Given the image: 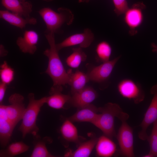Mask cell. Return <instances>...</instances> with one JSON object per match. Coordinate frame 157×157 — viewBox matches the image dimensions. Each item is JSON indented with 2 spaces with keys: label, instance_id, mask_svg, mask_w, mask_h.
I'll return each instance as SVG.
<instances>
[{
  "label": "cell",
  "instance_id": "1",
  "mask_svg": "<svg viewBox=\"0 0 157 157\" xmlns=\"http://www.w3.org/2000/svg\"><path fill=\"white\" fill-rule=\"evenodd\" d=\"M45 36L49 46V48L45 49L43 53L48 59V66L45 72L50 77L53 83L49 94L62 92L63 86L69 84V75L59 57L55 42V33H46Z\"/></svg>",
  "mask_w": 157,
  "mask_h": 157
},
{
  "label": "cell",
  "instance_id": "2",
  "mask_svg": "<svg viewBox=\"0 0 157 157\" xmlns=\"http://www.w3.org/2000/svg\"><path fill=\"white\" fill-rule=\"evenodd\" d=\"M28 97V103L19 128L23 138L28 134H31L33 136L38 134L39 129L36 124L37 118L46 101V97L36 99L34 94L32 93L29 94Z\"/></svg>",
  "mask_w": 157,
  "mask_h": 157
},
{
  "label": "cell",
  "instance_id": "3",
  "mask_svg": "<svg viewBox=\"0 0 157 157\" xmlns=\"http://www.w3.org/2000/svg\"><path fill=\"white\" fill-rule=\"evenodd\" d=\"M58 11L57 12L48 7L42 8L39 11L38 13L46 25L45 33H57L63 25H69L73 22L74 15L69 9L61 7Z\"/></svg>",
  "mask_w": 157,
  "mask_h": 157
},
{
  "label": "cell",
  "instance_id": "4",
  "mask_svg": "<svg viewBox=\"0 0 157 157\" xmlns=\"http://www.w3.org/2000/svg\"><path fill=\"white\" fill-rule=\"evenodd\" d=\"M98 114L92 124L99 129L104 135L110 138L115 136L114 121L118 118L123 112L119 106L116 103H108L104 106L99 108Z\"/></svg>",
  "mask_w": 157,
  "mask_h": 157
},
{
  "label": "cell",
  "instance_id": "5",
  "mask_svg": "<svg viewBox=\"0 0 157 157\" xmlns=\"http://www.w3.org/2000/svg\"><path fill=\"white\" fill-rule=\"evenodd\" d=\"M24 98L17 93L12 94L8 99L9 104H0V118L5 119L16 126L23 118L26 110Z\"/></svg>",
  "mask_w": 157,
  "mask_h": 157
},
{
  "label": "cell",
  "instance_id": "6",
  "mask_svg": "<svg viewBox=\"0 0 157 157\" xmlns=\"http://www.w3.org/2000/svg\"><path fill=\"white\" fill-rule=\"evenodd\" d=\"M129 116L123 112L118 118L122 122L117 135L121 154L128 157L134 156L133 129L126 122Z\"/></svg>",
  "mask_w": 157,
  "mask_h": 157
},
{
  "label": "cell",
  "instance_id": "7",
  "mask_svg": "<svg viewBox=\"0 0 157 157\" xmlns=\"http://www.w3.org/2000/svg\"><path fill=\"white\" fill-rule=\"evenodd\" d=\"M118 92L123 97L133 100L138 104L144 99V91L138 84L129 79L121 81L117 85Z\"/></svg>",
  "mask_w": 157,
  "mask_h": 157
},
{
  "label": "cell",
  "instance_id": "8",
  "mask_svg": "<svg viewBox=\"0 0 157 157\" xmlns=\"http://www.w3.org/2000/svg\"><path fill=\"white\" fill-rule=\"evenodd\" d=\"M145 5L142 2L134 4L124 13V19L129 28V33L133 35L137 33V28L142 23L144 19L143 10Z\"/></svg>",
  "mask_w": 157,
  "mask_h": 157
},
{
  "label": "cell",
  "instance_id": "9",
  "mask_svg": "<svg viewBox=\"0 0 157 157\" xmlns=\"http://www.w3.org/2000/svg\"><path fill=\"white\" fill-rule=\"evenodd\" d=\"M150 92L153 97L140 125L141 129L138 135L139 138L143 140H147L148 137V128L157 119V84L152 87Z\"/></svg>",
  "mask_w": 157,
  "mask_h": 157
},
{
  "label": "cell",
  "instance_id": "10",
  "mask_svg": "<svg viewBox=\"0 0 157 157\" xmlns=\"http://www.w3.org/2000/svg\"><path fill=\"white\" fill-rule=\"evenodd\" d=\"M94 38L93 33L90 29L87 28L82 33L69 36L61 42L56 44V47L58 51L63 48L76 45H78L81 48H86L90 46Z\"/></svg>",
  "mask_w": 157,
  "mask_h": 157
},
{
  "label": "cell",
  "instance_id": "11",
  "mask_svg": "<svg viewBox=\"0 0 157 157\" xmlns=\"http://www.w3.org/2000/svg\"><path fill=\"white\" fill-rule=\"evenodd\" d=\"M120 57L118 56L98 66L90 67L87 73L89 80L99 83L107 81Z\"/></svg>",
  "mask_w": 157,
  "mask_h": 157
},
{
  "label": "cell",
  "instance_id": "12",
  "mask_svg": "<svg viewBox=\"0 0 157 157\" xmlns=\"http://www.w3.org/2000/svg\"><path fill=\"white\" fill-rule=\"evenodd\" d=\"M39 39V35L36 32L32 30H26L22 36L17 38L16 43L22 52L33 55L37 50Z\"/></svg>",
  "mask_w": 157,
  "mask_h": 157
},
{
  "label": "cell",
  "instance_id": "13",
  "mask_svg": "<svg viewBox=\"0 0 157 157\" xmlns=\"http://www.w3.org/2000/svg\"><path fill=\"white\" fill-rule=\"evenodd\" d=\"M97 97L96 91L92 87L85 86L83 89L71 96L69 103L77 109L90 104Z\"/></svg>",
  "mask_w": 157,
  "mask_h": 157
},
{
  "label": "cell",
  "instance_id": "14",
  "mask_svg": "<svg viewBox=\"0 0 157 157\" xmlns=\"http://www.w3.org/2000/svg\"><path fill=\"white\" fill-rule=\"evenodd\" d=\"M3 6L8 10L24 17H31V3L26 0H1Z\"/></svg>",
  "mask_w": 157,
  "mask_h": 157
},
{
  "label": "cell",
  "instance_id": "15",
  "mask_svg": "<svg viewBox=\"0 0 157 157\" xmlns=\"http://www.w3.org/2000/svg\"><path fill=\"white\" fill-rule=\"evenodd\" d=\"M99 108L90 104L82 108H78L77 111L68 119L72 122H89L92 124L98 114Z\"/></svg>",
  "mask_w": 157,
  "mask_h": 157
},
{
  "label": "cell",
  "instance_id": "16",
  "mask_svg": "<svg viewBox=\"0 0 157 157\" xmlns=\"http://www.w3.org/2000/svg\"><path fill=\"white\" fill-rule=\"evenodd\" d=\"M0 17L11 25L21 29L27 24L33 25L37 23V20L34 17L25 18L8 10H1Z\"/></svg>",
  "mask_w": 157,
  "mask_h": 157
},
{
  "label": "cell",
  "instance_id": "17",
  "mask_svg": "<svg viewBox=\"0 0 157 157\" xmlns=\"http://www.w3.org/2000/svg\"><path fill=\"white\" fill-rule=\"evenodd\" d=\"M110 138L104 135L98 139L96 150L97 156L110 157L113 155L116 150V146Z\"/></svg>",
  "mask_w": 157,
  "mask_h": 157
},
{
  "label": "cell",
  "instance_id": "18",
  "mask_svg": "<svg viewBox=\"0 0 157 157\" xmlns=\"http://www.w3.org/2000/svg\"><path fill=\"white\" fill-rule=\"evenodd\" d=\"M33 136L34 148L30 156L31 157L54 156L48 151L46 147L47 144L52 142V140L50 137H45L42 138L38 134Z\"/></svg>",
  "mask_w": 157,
  "mask_h": 157
},
{
  "label": "cell",
  "instance_id": "19",
  "mask_svg": "<svg viewBox=\"0 0 157 157\" xmlns=\"http://www.w3.org/2000/svg\"><path fill=\"white\" fill-rule=\"evenodd\" d=\"M69 75L68 84L71 86L72 94L82 90L85 86L86 83L90 81L87 74L77 70L73 73L71 69L67 71Z\"/></svg>",
  "mask_w": 157,
  "mask_h": 157
},
{
  "label": "cell",
  "instance_id": "20",
  "mask_svg": "<svg viewBox=\"0 0 157 157\" xmlns=\"http://www.w3.org/2000/svg\"><path fill=\"white\" fill-rule=\"evenodd\" d=\"M62 138L67 141L79 144V137L77 129L72 122L68 119H66L60 129Z\"/></svg>",
  "mask_w": 157,
  "mask_h": 157
},
{
  "label": "cell",
  "instance_id": "21",
  "mask_svg": "<svg viewBox=\"0 0 157 157\" xmlns=\"http://www.w3.org/2000/svg\"><path fill=\"white\" fill-rule=\"evenodd\" d=\"M98 139L95 137H92L89 140L81 143L77 149L74 151H69L67 152L65 155V156L89 157L95 146Z\"/></svg>",
  "mask_w": 157,
  "mask_h": 157
},
{
  "label": "cell",
  "instance_id": "22",
  "mask_svg": "<svg viewBox=\"0 0 157 157\" xmlns=\"http://www.w3.org/2000/svg\"><path fill=\"white\" fill-rule=\"evenodd\" d=\"M46 97L45 103L50 107L56 109L65 108V105L69 103L71 96L63 94L61 92H56L50 94Z\"/></svg>",
  "mask_w": 157,
  "mask_h": 157
},
{
  "label": "cell",
  "instance_id": "23",
  "mask_svg": "<svg viewBox=\"0 0 157 157\" xmlns=\"http://www.w3.org/2000/svg\"><path fill=\"white\" fill-rule=\"evenodd\" d=\"M29 147L23 141L12 143L0 150V157H12L28 150Z\"/></svg>",
  "mask_w": 157,
  "mask_h": 157
},
{
  "label": "cell",
  "instance_id": "24",
  "mask_svg": "<svg viewBox=\"0 0 157 157\" xmlns=\"http://www.w3.org/2000/svg\"><path fill=\"white\" fill-rule=\"evenodd\" d=\"M15 127L8 121L0 119V144L2 147L5 148L8 144Z\"/></svg>",
  "mask_w": 157,
  "mask_h": 157
},
{
  "label": "cell",
  "instance_id": "25",
  "mask_svg": "<svg viewBox=\"0 0 157 157\" xmlns=\"http://www.w3.org/2000/svg\"><path fill=\"white\" fill-rule=\"evenodd\" d=\"M72 51V53L67 58L66 62L69 67L76 68L86 60L87 56L80 47L73 48Z\"/></svg>",
  "mask_w": 157,
  "mask_h": 157
},
{
  "label": "cell",
  "instance_id": "26",
  "mask_svg": "<svg viewBox=\"0 0 157 157\" xmlns=\"http://www.w3.org/2000/svg\"><path fill=\"white\" fill-rule=\"evenodd\" d=\"M112 51V47L108 42L105 41L101 42L96 49L97 60L103 63L109 61Z\"/></svg>",
  "mask_w": 157,
  "mask_h": 157
},
{
  "label": "cell",
  "instance_id": "27",
  "mask_svg": "<svg viewBox=\"0 0 157 157\" xmlns=\"http://www.w3.org/2000/svg\"><path fill=\"white\" fill-rule=\"evenodd\" d=\"M13 69L4 61L0 65V77L1 82L6 84L10 83L14 79Z\"/></svg>",
  "mask_w": 157,
  "mask_h": 157
},
{
  "label": "cell",
  "instance_id": "28",
  "mask_svg": "<svg viewBox=\"0 0 157 157\" xmlns=\"http://www.w3.org/2000/svg\"><path fill=\"white\" fill-rule=\"evenodd\" d=\"M153 125L151 134L148 136L147 140L150 146L149 153L154 157H157V119L153 123Z\"/></svg>",
  "mask_w": 157,
  "mask_h": 157
},
{
  "label": "cell",
  "instance_id": "29",
  "mask_svg": "<svg viewBox=\"0 0 157 157\" xmlns=\"http://www.w3.org/2000/svg\"><path fill=\"white\" fill-rule=\"evenodd\" d=\"M115 8L114 11L117 16L124 14L129 8L126 0H112Z\"/></svg>",
  "mask_w": 157,
  "mask_h": 157
},
{
  "label": "cell",
  "instance_id": "30",
  "mask_svg": "<svg viewBox=\"0 0 157 157\" xmlns=\"http://www.w3.org/2000/svg\"><path fill=\"white\" fill-rule=\"evenodd\" d=\"M7 85L1 82L0 83V103L1 104L7 88Z\"/></svg>",
  "mask_w": 157,
  "mask_h": 157
},
{
  "label": "cell",
  "instance_id": "31",
  "mask_svg": "<svg viewBox=\"0 0 157 157\" xmlns=\"http://www.w3.org/2000/svg\"><path fill=\"white\" fill-rule=\"evenodd\" d=\"M8 53V51L6 50L4 46L2 44L0 46V55L1 57L4 56H6Z\"/></svg>",
  "mask_w": 157,
  "mask_h": 157
},
{
  "label": "cell",
  "instance_id": "32",
  "mask_svg": "<svg viewBox=\"0 0 157 157\" xmlns=\"http://www.w3.org/2000/svg\"><path fill=\"white\" fill-rule=\"evenodd\" d=\"M151 46L152 48V52L157 53V44L154 43H152L151 44Z\"/></svg>",
  "mask_w": 157,
  "mask_h": 157
},
{
  "label": "cell",
  "instance_id": "33",
  "mask_svg": "<svg viewBox=\"0 0 157 157\" xmlns=\"http://www.w3.org/2000/svg\"><path fill=\"white\" fill-rule=\"evenodd\" d=\"M144 157H154L153 155L151 153H149V154L144 156Z\"/></svg>",
  "mask_w": 157,
  "mask_h": 157
},
{
  "label": "cell",
  "instance_id": "34",
  "mask_svg": "<svg viewBox=\"0 0 157 157\" xmlns=\"http://www.w3.org/2000/svg\"><path fill=\"white\" fill-rule=\"evenodd\" d=\"M90 0H78L79 3L86 2L88 3Z\"/></svg>",
  "mask_w": 157,
  "mask_h": 157
},
{
  "label": "cell",
  "instance_id": "35",
  "mask_svg": "<svg viewBox=\"0 0 157 157\" xmlns=\"http://www.w3.org/2000/svg\"><path fill=\"white\" fill-rule=\"evenodd\" d=\"M43 1L46 2H50L53 1V0H42Z\"/></svg>",
  "mask_w": 157,
  "mask_h": 157
}]
</instances>
